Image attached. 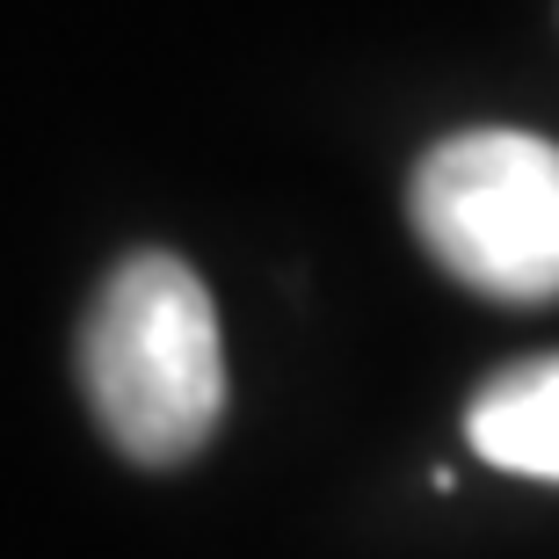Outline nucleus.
Listing matches in <instances>:
<instances>
[{
	"instance_id": "obj_1",
	"label": "nucleus",
	"mask_w": 559,
	"mask_h": 559,
	"mask_svg": "<svg viewBox=\"0 0 559 559\" xmlns=\"http://www.w3.org/2000/svg\"><path fill=\"white\" fill-rule=\"evenodd\" d=\"M81 378L117 451L182 465L226 415V356L204 276L175 254H131L109 270L81 328Z\"/></svg>"
},
{
	"instance_id": "obj_2",
	"label": "nucleus",
	"mask_w": 559,
	"mask_h": 559,
	"mask_svg": "<svg viewBox=\"0 0 559 559\" xmlns=\"http://www.w3.org/2000/svg\"><path fill=\"white\" fill-rule=\"evenodd\" d=\"M421 248L457 284L545 306L559 298V145L531 131H457L407 182Z\"/></svg>"
},
{
	"instance_id": "obj_3",
	"label": "nucleus",
	"mask_w": 559,
	"mask_h": 559,
	"mask_svg": "<svg viewBox=\"0 0 559 559\" xmlns=\"http://www.w3.org/2000/svg\"><path fill=\"white\" fill-rule=\"evenodd\" d=\"M465 443L495 473L559 479V356H531L487 378L465 407Z\"/></svg>"
}]
</instances>
